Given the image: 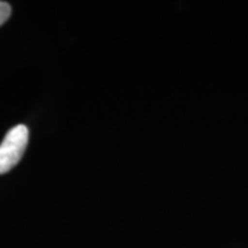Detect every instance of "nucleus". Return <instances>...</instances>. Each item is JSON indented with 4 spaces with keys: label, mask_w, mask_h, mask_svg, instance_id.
<instances>
[{
    "label": "nucleus",
    "mask_w": 248,
    "mask_h": 248,
    "mask_svg": "<svg viewBox=\"0 0 248 248\" xmlns=\"http://www.w3.org/2000/svg\"><path fill=\"white\" fill-rule=\"evenodd\" d=\"M29 141L27 125L18 124L6 134L0 143V174H6L14 169L22 159Z\"/></svg>",
    "instance_id": "nucleus-1"
},
{
    "label": "nucleus",
    "mask_w": 248,
    "mask_h": 248,
    "mask_svg": "<svg viewBox=\"0 0 248 248\" xmlns=\"http://www.w3.org/2000/svg\"><path fill=\"white\" fill-rule=\"evenodd\" d=\"M11 16V6L6 1H0V27L7 22V19Z\"/></svg>",
    "instance_id": "nucleus-2"
}]
</instances>
